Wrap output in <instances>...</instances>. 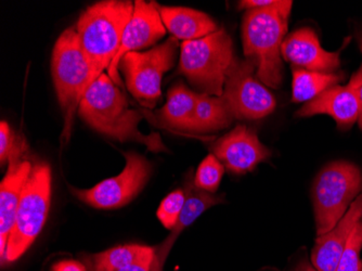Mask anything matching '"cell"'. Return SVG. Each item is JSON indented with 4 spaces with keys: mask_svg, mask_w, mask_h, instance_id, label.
<instances>
[{
    "mask_svg": "<svg viewBox=\"0 0 362 271\" xmlns=\"http://www.w3.org/2000/svg\"><path fill=\"white\" fill-rule=\"evenodd\" d=\"M16 138V136H13L10 130L9 124L4 121L1 122V125H0V161H1V164H5L6 161L9 160Z\"/></svg>",
    "mask_w": 362,
    "mask_h": 271,
    "instance_id": "obj_26",
    "label": "cell"
},
{
    "mask_svg": "<svg viewBox=\"0 0 362 271\" xmlns=\"http://www.w3.org/2000/svg\"><path fill=\"white\" fill-rule=\"evenodd\" d=\"M163 265L158 260V256L150 262L141 263V264L132 265L119 271H162Z\"/></svg>",
    "mask_w": 362,
    "mask_h": 271,
    "instance_id": "obj_27",
    "label": "cell"
},
{
    "mask_svg": "<svg viewBox=\"0 0 362 271\" xmlns=\"http://www.w3.org/2000/svg\"><path fill=\"white\" fill-rule=\"evenodd\" d=\"M358 42H359L360 50L362 52V32L360 33L359 36H358ZM359 101H360V112H359V125L360 128L362 129V86L360 87L359 91Z\"/></svg>",
    "mask_w": 362,
    "mask_h": 271,
    "instance_id": "obj_30",
    "label": "cell"
},
{
    "mask_svg": "<svg viewBox=\"0 0 362 271\" xmlns=\"http://www.w3.org/2000/svg\"><path fill=\"white\" fill-rule=\"evenodd\" d=\"M362 191V173L353 163H330L323 167L313 187L317 236L332 230Z\"/></svg>",
    "mask_w": 362,
    "mask_h": 271,
    "instance_id": "obj_5",
    "label": "cell"
},
{
    "mask_svg": "<svg viewBox=\"0 0 362 271\" xmlns=\"http://www.w3.org/2000/svg\"><path fill=\"white\" fill-rule=\"evenodd\" d=\"M179 42L170 38L164 44L146 52H128L119 61L128 91L148 109H154L160 101L163 76L176 60Z\"/></svg>",
    "mask_w": 362,
    "mask_h": 271,
    "instance_id": "obj_8",
    "label": "cell"
},
{
    "mask_svg": "<svg viewBox=\"0 0 362 271\" xmlns=\"http://www.w3.org/2000/svg\"><path fill=\"white\" fill-rule=\"evenodd\" d=\"M211 152L228 172L237 175L252 172L272 154L258 139L255 130L244 125L237 126L219 138L211 146Z\"/></svg>",
    "mask_w": 362,
    "mask_h": 271,
    "instance_id": "obj_13",
    "label": "cell"
},
{
    "mask_svg": "<svg viewBox=\"0 0 362 271\" xmlns=\"http://www.w3.org/2000/svg\"><path fill=\"white\" fill-rule=\"evenodd\" d=\"M362 86V65L351 76L346 86H335L310 100L296 112L298 117H308L317 114L332 116L341 129L351 127L359 118V91Z\"/></svg>",
    "mask_w": 362,
    "mask_h": 271,
    "instance_id": "obj_14",
    "label": "cell"
},
{
    "mask_svg": "<svg viewBox=\"0 0 362 271\" xmlns=\"http://www.w3.org/2000/svg\"><path fill=\"white\" fill-rule=\"evenodd\" d=\"M362 248V223L358 221L354 228L346 248L344 250L337 271H362V262L360 260V252Z\"/></svg>",
    "mask_w": 362,
    "mask_h": 271,
    "instance_id": "obj_24",
    "label": "cell"
},
{
    "mask_svg": "<svg viewBox=\"0 0 362 271\" xmlns=\"http://www.w3.org/2000/svg\"><path fill=\"white\" fill-rule=\"evenodd\" d=\"M197 99L199 93L190 91L185 83H176L168 91V103L158 111V117L173 129L192 132Z\"/></svg>",
    "mask_w": 362,
    "mask_h": 271,
    "instance_id": "obj_19",
    "label": "cell"
},
{
    "mask_svg": "<svg viewBox=\"0 0 362 271\" xmlns=\"http://www.w3.org/2000/svg\"><path fill=\"white\" fill-rule=\"evenodd\" d=\"M235 116L223 96H209L199 93L192 132H207L223 129L230 126Z\"/></svg>",
    "mask_w": 362,
    "mask_h": 271,
    "instance_id": "obj_21",
    "label": "cell"
},
{
    "mask_svg": "<svg viewBox=\"0 0 362 271\" xmlns=\"http://www.w3.org/2000/svg\"><path fill=\"white\" fill-rule=\"evenodd\" d=\"M223 172H225V166L223 163L214 154H209L202 161L200 166L197 167L194 177L195 187L206 192H216L223 178Z\"/></svg>",
    "mask_w": 362,
    "mask_h": 271,
    "instance_id": "obj_23",
    "label": "cell"
},
{
    "mask_svg": "<svg viewBox=\"0 0 362 271\" xmlns=\"http://www.w3.org/2000/svg\"><path fill=\"white\" fill-rule=\"evenodd\" d=\"M274 0H244L240 3L239 7L241 9H257V8L267 7L272 5Z\"/></svg>",
    "mask_w": 362,
    "mask_h": 271,
    "instance_id": "obj_29",
    "label": "cell"
},
{
    "mask_svg": "<svg viewBox=\"0 0 362 271\" xmlns=\"http://www.w3.org/2000/svg\"><path fill=\"white\" fill-rule=\"evenodd\" d=\"M185 202H186V192L182 189L173 191L160 202L158 209V217L160 224L166 229H174L181 211L184 209Z\"/></svg>",
    "mask_w": 362,
    "mask_h": 271,
    "instance_id": "obj_25",
    "label": "cell"
},
{
    "mask_svg": "<svg viewBox=\"0 0 362 271\" xmlns=\"http://www.w3.org/2000/svg\"><path fill=\"white\" fill-rule=\"evenodd\" d=\"M134 9L135 4L129 0H105L87 8L79 16L75 30L90 67V85L119 54Z\"/></svg>",
    "mask_w": 362,
    "mask_h": 271,
    "instance_id": "obj_3",
    "label": "cell"
},
{
    "mask_svg": "<svg viewBox=\"0 0 362 271\" xmlns=\"http://www.w3.org/2000/svg\"><path fill=\"white\" fill-rule=\"evenodd\" d=\"M24 151L25 142L16 137L8 160L7 173L0 187V256L3 262L5 260L8 240L13 229L24 185L33 169L30 161L24 158Z\"/></svg>",
    "mask_w": 362,
    "mask_h": 271,
    "instance_id": "obj_11",
    "label": "cell"
},
{
    "mask_svg": "<svg viewBox=\"0 0 362 271\" xmlns=\"http://www.w3.org/2000/svg\"><path fill=\"white\" fill-rule=\"evenodd\" d=\"M52 201V171L46 163L33 166L24 185L13 229L8 240L6 262L21 258L42 232Z\"/></svg>",
    "mask_w": 362,
    "mask_h": 271,
    "instance_id": "obj_7",
    "label": "cell"
},
{
    "mask_svg": "<svg viewBox=\"0 0 362 271\" xmlns=\"http://www.w3.org/2000/svg\"><path fill=\"white\" fill-rule=\"evenodd\" d=\"M362 217V195L351 203L347 213L330 231L319 236L311 252V262L317 271H337L339 258L346 248L354 228Z\"/></svg>",
    "mask_w": 362,
    "mask_h": 271,
    "instance_id": "obj_16",
    "label": "cell"
},
{
    "mask_svg": "<svg viewBox=\"0 0 362 271\" xmlns=\"http://www.w3.org/2000/svg\"><path fill=\"white\" fill-rule=\"evenodd\" d=\"M292 6L288 0H276L272 5L247 10L244 14V54L255 63L258 81L270 88H279L284 79L281 47Z\"/></svg>",
    "mask_w": 362,
    "mask_h": 271,
    "instance_id": "obj_1",
    "label": "cell"
},
{
    "mask_svg": "<svg viewBox=\"0 0 362 271\" xmlns=\"http://www.w3.org/2000/svg\"><path fill=\"white\" fill-rule=\"evenodd\" d=\"M296 271H317L315 270L313 267L310 266V265L307 264L306 262L302 263V264H300V266L296 268Z\"/></svg>",
    "mask_w": 362,
    "mask_h": 271,
    "instance_id": "obj_31",
    "label": "cell"
},
{
    "mask_svg": "<svg viewBox=\"0 0 362 271\" xmlns=\"http://www.w3.org/2000/svg\"><path fill=\"white\" fill-rule=\"evenodd\" d=\"M281 54L294 67L313 72L333 73L339 67V52H325L316 32L308 28L291 33L284 40Z\"/></svg>",
    "mask_w": 362,
    "mask_h": 271,
    "instance_id": "obj_15",
    "label": "cell"
},
{
    "mask_svg": "<svg viewBox=\"0 0 362 271\" xmlns=\"http://www.w3.org/2000/svg\"><path fill=\"white\" fill-rule=\"evenodd\" d=\"M158 12L166 30L177 40H195L217 32L216 23L204 12L184 7H163Z\"/></svg>",
    "mask_w": 362,
    "mask_h": 271,
    "instance_id": "obj_18",
    "label": "cell"
},
{
    "mask_svg": "<svg viewBox=\"0 0 362 271\" xmlns=\"http://www.w3.org/2000/svg\"><path fill=\"white\" fill-rule=\"evenodd\" d=\"M52 73L61 109L64 113V134L70 137L73 116L90 86V67L75 28L65 30L57 40L52 59Z\"/></svg>",
    "mask_w": 362,
    "mask_h": 271,
    "instance_id": "obj_6",
    "label": "cell"
},
{
    "mask_svg": "<svg viewBox=\"0 0 362 271\" xmlns=\"http://www.w3.org/2000/svg\"><path fill=\"white\" fill-rule=\"evenodd\" d=\"M165 35L166 28L163 23L156 3L136 0L133 16L126 26L119 54L107 69L110 79L115 85H121L119 74L121 59L128 52H135L140 49L153 46Z\"/></svg>",
    "mask_w": 362,
    "mask_h": 271,
    "instance_id": "obj_12",
    "label": "cell"
},
{
    "mask_svg": "<svg viewBox=\"0 0 362 271\" xmlns=\"http://www.w3.org/2000/svg\"><path fill=\"white\" fill-rule=\"evenodd\" d=\"M255 63L235 59L228 73L223 97L238 120H259L276 108V99L254 76Z\"/></svg>",
    "mask_w": 362,
    "mask_h": 271,
    "instance_id": "obj_10",
    "label": "cell"
},
{
    "mask_svg": "<svg viewBox=\"0 0 362 271\" xmlns=\"http://www.w3.org/2000/svg\"><path fill=\"white\" fill-rule=\"evenodd\" d=\"M344 75L339 73H321L293 67V103H305L318 97L320 93L343 81Z\"/></svg>",
    "mask_w": 362,
    "mask_h": 271,
    "instance_id": "obj_22",
    "label": "cell"
},
{
    "mask_svg": "<svg viewBox=\"0 0 362 271\" xmlns=\"http://www.w3.org/2000/svg\"><path fill=\"white\" fill-rule=\"evenodd\" d=\"M52 271H88L86 266L76 260H61L52 266Z\"/></svg>",
    "mask_w": 362,
    "mask_h": 271,
    "instance_id": "obj_28",
    "label": "cell"
},
{
    "mask_svg": "<svg viewBox=\"0 0 362 271\" xmlns=\"http://www.w3.org/2000/svg\"><path fill=\"white\" fill-rule=\"evenodd\" d=\"M184 190L186 192V202H185L184 209L179 216L178 221L170 236H168V239L156 248V256L163 266H164L168 253L174 246L179 234L189 227L197 217H200L209 207L221 204L225 201L223 195H214V193L206 192V191L197 188L191 171L189 172V176H187Z\"/></svg>",
    "mask_w": 362,
    "mask_h": 271,
    "instance_id": "obj_17",
    "label": "cell"
},
{
    "mask_svg": "<svg viewBox=\"0 0 362 271\" xmlns=\"http://www.w3.org/2000/svg\"><path fill=\"white\" fill-rule=\"evenodd\" d=\"M78 113L93 129L119 142L135 140L153 152L165 150L158 134L144 136L138 130L141 114L129 109L124 93L105 73L81 98Z\"/></svg>",
    "mask_w": 362,
    "mask_h": 271,
    "instance_id": "obj_2",
    "label": "cell"
},
{
    "mask_svg": "<svg viewBox=\"0 0 362 271\" xmlns=\"http://www.w3.org/2000/svg\"><path fill=\"white\" fill-rule=\"evenodd\" d=\"M156 255V248L151 246H117L86 258L89 271H119L132 265L150 262Z\"/></svg>",
    "mask_w": 362,
    "mask_h": 271,
    "instance_id": "obj_20",
    "label": "cell"
},
{
    "mask_svg": "<svg viewBox=\"0 0 362 271\" xmlns=\"http://www.w3.org/2000/svg\"><path fill=\"white\" fill-rule=\"evenodd\" d=\"M126 166L117 176L86 190L73 189L75 197L95 209H119L137 197L151 176L152 166L136 152H126Z\"/></svg>",
    "mask_w": 362,
    "mask_h": 271,
    "instance_id": "obj_9",
    "label": "cell"
},
{
    "mask_svg": "<svg viewBox=\"0 0 362 271\" xmlns=\"http://www.w3.org/2000/svg\"><path fill=\"white\" fill-rule=\"evenodd\" d=\"M235 59L233 40L221 28L206 38L182 42L179 71L200 93L221 97Z\"/></svg>",
    "mask_w": 362,
    "mask_h": 271,
    "instance_id": "obj_4",
    "label": "cell"
}]
</instances>
